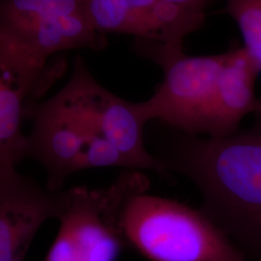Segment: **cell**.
Returning a JSON list of instances; mask_svg holds the SVG:
<instances>
[{"label":"cell","mask_w":261,"mask_h":261,"mask_svg":"<svg viewBox=\"0 0 261 261\" xmlns=\"http://www.w3.org/2000/svg\"><path fill=\"white\" fill-rule=\"evenodd\" d=\"M68 190L50 191L17 168L0 170V261H25L41 226L59 219Z\"/></svg>","instance_id":"9c48e42d"},{"label":"cell","mask_w":261,"mask_h":261,"mask_svg":"<svg viewBox=\"0 0 261 261\" xmlns=\"http://www.w3.org/2000/svg\"><path fill=\"white\" fill-rule=\"evenodd\" d=\"M94 103L103 136L119 151L129 169L160 172L144 140V127L151 121L145 102L133 103L94 84Z\"/></svg>","instance_id":"8fae6325"},{"label":"cell","mask_w":261,"mask_h":261,"mask_svg":"<svg viewBox=\"0 0 261 261\" xmlns=\"http://www.w3.org/2000/svg\"><path fill=\"white\" fill-rule=\"evenodd\" d=\"M63 71V62L50 66L0 39V170L17 168L28 158V136L22 130L28 109Z\"/></svg>","instance_id":"5b68a950"},{"label":"cell","mask_w":261,"mask_h":261,"mask_svg":"<svg viewBox=\"0 0 261 261\" xmlns=\"http://www.w3.org/2000/svg\"><path fill=\"white\" fill-rule=\"evenodd\" d=\"M95 29L183 47L187 35L201 28L205 13L163 0H82Z\"/></svg>","instance_id":"52a82bcc"},{"label":"cell","mask_w":261,"mask_h":261,"mask_svg":"<svg viewBox=\"0 0 261 261\" xmlns=\"http://www.w3.org/2000/svg\"><path fill=\"white\" fill-rule=\"evenodd\" d=\"M28 118L32 122L28 158L46 169L50 191H61L71 174L86 169L93 143L108 140L87 89L71 79L50 99L32 103Z\"/></svg>","instance_id":"3957f363"},{"label":"cell","mask_w":261,"mask_h":261,"mask_svg":"<svg viewBox=\"0 0 261 261\" xmlns=\"http://www.w3.org/2000/svg\"><path fill=\"white\" fill-rule=\"evenodd\" d=\"M133 47L139 56L153 61L164 72L154 95L144 101L150 120L187 135H203L219 77L230 51L189 56L183 47L138 38Z\"/></svg>","instance_id":"277c9868"},{"label":"cell","mask_w":261,"mask_h":261,"mask_svg":"<svg viewBox=\"0 0 261 261\" xmlns=\"http://www.w3.org/2000/svg\"><path fill=\"white\" fill-rule=\"evenodd\" d=\"M0 38L43 61L64 50L100 51L108 46L89 21L66 19L46 0H1Z\"/></svg>","instance_id":"8992f818"},{"label":"cell","mask_w":261,"mask_h":261,"mask_svg":"<svg viewBox=\"0 0 261 261\" xmlns=\"http://www.w3.org/2000/svg\"><path fill=\"white\" fill-rule=\"evenodd\" d=\"M247 130L225 138L171 130L152 156L160 172L189 179L202 197L200 210L242 252L261 261V112Z\"/></svg>","instance_id":"6da1fadb"},{"label":"cell","mask_w":261,"mask_h":261,"mask_svg":"<svg viewBox=\"0 0 261 261\" xmlns=\"http://www.w3.org/2000/svg\"><path fill=\"white\" fill-rule=\"evenodd\" d=\"M105 209V189H69L58 232L44 261L118 260L126 245Z\"/></svg>","instance_id":"ba28073f"},{"label":"cell","mask_w":261,"mask_h":261,"mask_svg":"<svg viewBox=\"0 0 261 261\" xmlns=\"http://www.w3.org/2000/svg\"><path fill=\"white\" fill-rule=\"evenodd\" d=\"M140 170L122 172L105 189L107 220L149 261H248L200 209L148 194Z\"/></svg>","instance_id":"7a4b0ae2"},{"label":"cell","mask_w":261,"mask_h":261,"mask_svg":"<svg viewBox=\"0 0 261 261\" xmlns=\"http://www.w3.org/2000/svg\"><path fill=\"white\" fill-rule=\"evenodd\" d=\"M168 3L177 5L179 7L185 8L187 10L199 12V13H205L206 6L211 0H163Z\"/></svg>","instance_id":"4fadbf2b"},{"label":"cell","mask_w":261,"mask_h":261,"mask_svg":"<svg viewBox=\"0 0 261 261\" xmlns=\"http://www.w3.org/2000/svg\"><path fill=\"white\" fill-rule=\"evenodd\" d=\"M260 72L259 62L245 47L230 50L219 77L203 135L216 139L228 137L239 130L244 117L261 112V102L255 94Z\"/></svg>","instance_id":"30bf717a"},{"label":"cell","mask_w":261,"mask_h":261,"mask_svg":"<svg viewBox=\"0 0 261 261\" xmlns=\"http://www.w3.org/2000/svg\"><path fill=\"white\" fill-rule=\"evenodd\" d=\"M225 12L241 31L245 48L261 65V0H225Z\"/></svg>","instance_id":"7c38bea8"}]
</instances>
